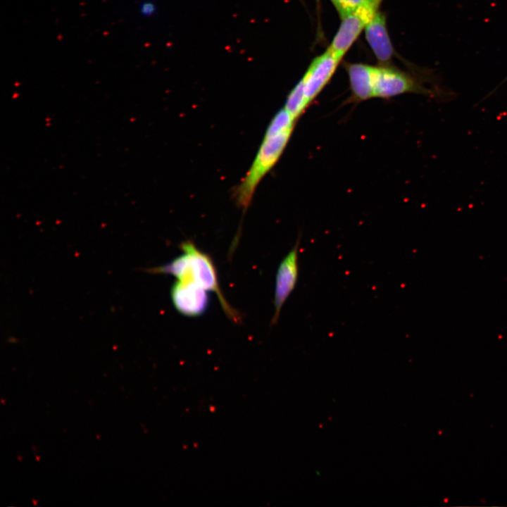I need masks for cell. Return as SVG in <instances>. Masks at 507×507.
<instances>
[{"label":"cell","instance_id":"6da1fadb","mask_svg":"<svg viewBox=\"0 0 507 507\" xmlns=\"http://www.w3.org/2000/svg\"><path fill=\"white\" fill-rule=\"evenodd\" d=\"M294 130L264 134L249 170L234 192L237 205L246 210L263 177L273 168L284 151Z\"/></svg>","mask_w":507,"mask_h":507},{"label":"cell","instance_id":"7a4b0ae2","mask_svg":"<svg viewBox=\"0 0 507 507\" xmlns=\"http://www.w3.org/2000/svg\"><path fill=\"white\" fill-rule=\"evenodd\" d=\"M180 248L189 256L192 278L204 289L216 294L223 311L230 320L236 324L241 323V315L230 305L223 294L211 256L199 250L190 240L182 242Z\"/></svg>","mask_w":507,"mask_h":507},{"label":"cell","instance_id":"3957f363","mask_svg":"<svg viewBox=\"0 0 507 507\" xmlns=\"http://www.w3.org/2000/svg\"><path fill=\"white\" fill-rule=\"evenodd\" d=\"M372 89L373 98L387 99L407 93L439 95L412 75L384 65H374Z\"/></svg>","mask_w":507,"mask_h":507},{"label":"cell","instance_id":"277c9868","mask_svg":"<svg viewBox=\"0 0 507 507\" xmlns=\"http://www.w3.org/2000/svg\"><path fill=\"white\" fill-rule=\"evenodd\" d=\"M383 0H364L358 9L342 20L327 49L340 61L356 40L365 25L379 11Z\"/></svg>","mask_w":507,"mask_h":507},{"label":"cell","instance_id":"5b68a950","mask_svg":"<svg viewBox=\"0 0 507 507\" xmlns=\"http://www.w3.org/2000/svg\"><path fill=\"white\" fill-rule=\"evenodd\" d=\"M300 242L301 235L299 234L294 246L283 258L278 266L274 294L275 311L271 320V325L277 323L281 310L297 283L299 273Z\"/></svg>","mask_w":507,"mask_h":507},{"label":"cell","instance_id":"8992f818","mask_svg":"<svg viewBox=\"0 0 507 507\" xmlns=\"http://www.w3.org/2000/svg\"><path fill=\"white\" fill-rule=\"evenodd\" d=\"M340 61L327 49L312 61L298 82L308 107L330 82Z\"/></svg>","mask_w":507,"mask_h":507},{"label":"cell","instance_id":"52a82bcc","mask_svg":"<svg viewBox=\"0 0 507 507\" xmlns=\"http://www.w3.org/2000/svg\"><path fill=\"white\" fill-rule=\"evenodd\" d=\"M208 292L192 277L176 280L170 289V297L175 308L180 313L197 317L208 308L210 297Z\"/></svg>","mask_w":507,"mask_h":507},{"label":"cell","instance_id":"ba28073f","mask_svg":"<svg viewBox=\"0 0 507 507\" xmlns=\"http://www.w3.org/2000/svg\"><path fill=\"white\" fill-rule=\"evenodd\" d=\"M363 30L376 58L380 63H387L394 55V49L387 31L385 15L379 11Z\"/></svg>","mask_w":507,"mask_h":507},{"label":"cell","instance_id":"9c48e42d","mask_svg":"<svg viewBox=\"0 0 507 507\" xmlns=\"http://www.w3.org/2000/svg\"><path fill=\"white\" fill-rule=\"evenodd\" d=\"M374 65L350 63L346 65L349 76L351 102H361L373 99L372 81Z\"/></svg>","mask_w":507,"mask_h":507},{"label":"cell","instance_id":"30bf717a","mask_svg":"<svg viewBox=\"0 0 507 507\" xmlns=\"http://www.w3.org/2000/svg\"><path fill=\"white\" fill-rule=\"evenodd\" d=\"M147 272L156 274H168L178 280L191 278V262L187 254H183L163 265L147 269Z\"/></svg>","mask_w":507,"mask_h":507},{"label":"cell","instance_id":"8fae6325","mask_svg":"<svg viewBox=\"0 0 507 507\" xmlns=\"http://www.w3.org/2000/svg\"><path fill=\"white\" fill-rule=\"evenodd\" d=\"M363 1L364 0H330L342 20L356 11Z\"/></svg>","mask_w":507,"mask_h":507}]
</instances>
